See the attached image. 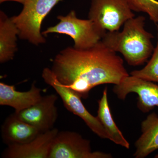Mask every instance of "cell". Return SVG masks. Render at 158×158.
<instances>
[{"instance_id":"ba28073f","label":"cell","mask_w":158,"mask_h":158,"mask_svg":"<svg viewBox=\"0 0 158 158\" xmlns=\"http://www.w3.org/2000/svg\"><path fill=\"white\" fill-rule=\"evenodd\" d=\"M113 90L123 100L130 93L138 94L137 106L143 113L149 112L155 107H158V85L154 82L129 75L120 84L115 85Z\"/></svg>"},{"instance_id":"8992f818","label":"cell","mask_w":158,"mask_h":158,"mask_svg":"<svg viewBox=\"0 0 158 158\" xmlns=\"http://www.w3.org/2000/svg\"><path fill=\"white\" fill-rule=\"evenodd\" d=\"M43 79L54 88L62 99L65 108L69 112L81 118L94 133L102 139H109V136L97 116H93L85 108L81 98L70 88L65 87L57 80L51 69L43 71Z\"/></svg>"},{"instance_id":"7a4b0ae2","label":"cell","mask_w":158,"mask_h":158,"mask_svg":"<svg viewBox=\"0 0 158 158\" xmlns=\"http://www.w3.org/2000/svg\"><path fill=\"white\" fill-rule=\"evenodd\" d=\"M145 18L139 16L129 19L121 32H107L102 41L116 52L123 55L128 64L138 66L151 56L155 48L152 34L144 29Z\"/></svg>"},{"instance_id":"d6986e66","label":"cell","mask_w":158,"mask_h":158,"mask_svg":"<svg viewBox=\"0 0 158 158\" xmlns=\"http://www.w3.org/2000/svg\"><path fill=\"white\" fill-rule=\"evenodd\" d=\"M155 158H158V154L156 155L155 156Z\"/></svg>"},{"instance_id":"7c38bea8","label":"cell","mask_w":158,"mask_h":158,"mask_svg":"<svg viewBox=\"0 0 158 158\" xmlns=\"http://www.w3.org/2000/svg\"><path fill=\"white\" fill-rule=\"evenodd\" d=\"M1 133L3 141L8 146L27 143L42 133L19 118L15 113L6 118Z\"/></svg>"},{"instance_id":"9a60e30c","label":"cell","mask_w":158,"mask_h":158,"mask_svg":"<svg viewBox=\"0 0 158 158\" xmlns=\"http://www.w3.org/2000/svg\"><path fill=\"white\" fill-rule=\"evenodd\" d=\"M98 104L97 117L108 134L109 139L117 145L129 149V143L113 120L108 103L107 88H105L103 91L102 96L99 100Z\"/></svg>"},{"instance_id":"2e32d148","label":"cell","mask_w":158,"mask_h":158,"mask_svg":"<svg viewBox=\"0 0 158 158\" xmlns=\"http://www.w3.org/2000/svg\"><path fill=\"white\" fill-rule=\"evenodd\" d=\"M130 74L158 84V33L156 46L147 65L142 69L132 71Z\"/></svg>"},{"instance_id":"3957f363","label":"cell","mask_w":158,"mask_h":158,"mask_svg":"<svg viewBox=\"0 0 158 158\" xmlns=\"http://www.w3.org/2000/svg\"><path fill=\"white\" fill-rule=\"evenodd\" d=\"M61 1L26 0L20 13L11 17L18 30V37L36 46L45 43V38L40 32L42 23Z\"/></svg>"},{"instance_id":"ffe728a7","label":"cell","mask_w":158,"mask_h":158,"mask_svg":"<svg viewBox=\"0 0 158 158\" xmlns=\"http://www.w3.org/2000/svg\"><path fill=\"white\" fill-rule=\"evenodd\" d=\"M156 25H157V29H158V23H157L156 24Z\"/></svg>"},{"instance_id":"6da1fadb","label":"cell","mask_w":158,"mask_h":158,"mask_svg":"<svg viewBox=\"0 0 158 158\" xmlns=\"http://www.w3.org/2000/svg\"><path fill=\"white\" fill-rule=\"evenodd\" d=\"M116 53L102 40L87 49L68 47L56 56L51 69L61 84L86 99L94 87L118 85L129 75Z\"/></svg>"},{"instance_id":"e0dca14e","label":"cell","mask_w":158,"mask_h":158,"mask_svg":"<svg viewBox=\"0 0 158 158\" xmlns=\"http://www.w3.org/2000/svg\"><path fill=\"white\" fill-rule=\"evenodd\" d=\"M133 11L147 13L150 19L158 23V1L156 0H127Z\"/></svg>"},{"instance_id":"5bb4252c","label":"cell","mask_w":158,"mask_h":158,"mask_svg":"<svg viewBox=\"0 0 158 158\" xmlns=\"http://www.w3.org/2000/svg\"><path fill=\"white\" fill-rule=\"evenodd\" d=\"M19 31L12 21L3 11H0V62L12 60L17 51Z\"/></svg>"},{"instance_id":"30bf717a","label":"cell","mask_w":158,"mask_h":158,"mask_svg":"<svg viewBox=\"0 0 158 158\" xmlns=\"http://www.w3.org/2000/svg\"><path fill=\"white\" fill-rule=\"evenodd\" d=\"M58 132V129L54 128L41 133L27 143L8 145L2 156L6 158H48L51 145Z\"/></svg>"},{"instance_id":"52a82bcc","label":"cell","mask_w":158,"mask_h":158,"mask_svg":"<svg viewBox=\"0 0 158 158\" xmlns=\"http://www.w3.org/2000/svg\"><path fill=\"white\" fill-rule=\"evenodd\" d=\"M110 153L93 152L90 141L78 133L59 132L54 138L48 158H111Z\"/></svg>"},{"instance_id":"5b68a950","label":"cell","mask_w":158,"mask_h":158,"mask_svg":"<svg viewBox=\"0 0 158 158\" xmlns=\"http://www.w3.org/2000/svg\"><path fill=\"white\" fill-rule=\"evenodd\" d=\"M127 0H91L88 19L105 32L119 31L135 17Z\"/></svg>"},{"instance_id":"ac0fdd59","label":"cell","mask_w":158,"mask_h":158,"mask_svg":"<svg viewBox=\"0 0 158 158\" xmlns=\"http://www.w3.org/2000/svg\"><path fill=\"white\" fill-rule=\"evenodd\" d=\"M26 0H0V3H2L4 2H8V1H12V2H17L23 4L25 2Z\"/></svg>"},{"instance_id":"4fadbf2b","label":"cell","mask_w":158,"mask_h":158,"mask_svg":"<svg viewBox=\"0 0 158 158\" xmlns=\"http://www.w3.org/2000/svg\"><path fill=\"white\" fill-rule=\"evenodd\" d=\"M141 134L135 143L134 156L144 158L158 149V116L152 113L141 123Z\"/></svg>"},{"instance_id":"277c9868","label":"cell","mask_w":158,"mask_h":158,"mask_svg":"<svg viewBox=\"0 0 158 158\" xmlns=\"http://www.w3.org/2000/svg\"><path fill=\"white\" fill-rule=\"evenodd\" d=\"M59 22L42 32L43 35L51 33L64 34L73 39V47L77 49H87L102 40L106 32L98 28L91 20L82 19L77 17L72 10L65 16L59 15Z\"/></svg>"},{"instance_id":"8fae6325","label":"cell","mask_w":158,"mask_h":158,"mask_svg":"<svg viewBox=\"0 0 158 158\" xmlns=\"http://www.w3.org/2000/svg\"><path fill=\"white\" fill-rule=\"evenodd\" d=\"M41 90L33 82L31 89L27 91H18L14 85L0 83V105L14 108L19 113L35 104L42 98Z\"/></svg>"},{"instance_id":"9c48e42d","label":"cell","mask_w":158,"mask_h":158,"mask_svg":"<svg viewBox=\"0 0 158 158\" xmlns=\"http://www.w3.org/2000/svg\"><path fill=\"white\" fill-rule=\"evenodd\" d=\"M56 94L42 96L39 102L27 109L15 113L19 118L37 129L41 133L54 128L58 118Z\"/></svg>"}]
</instances>
